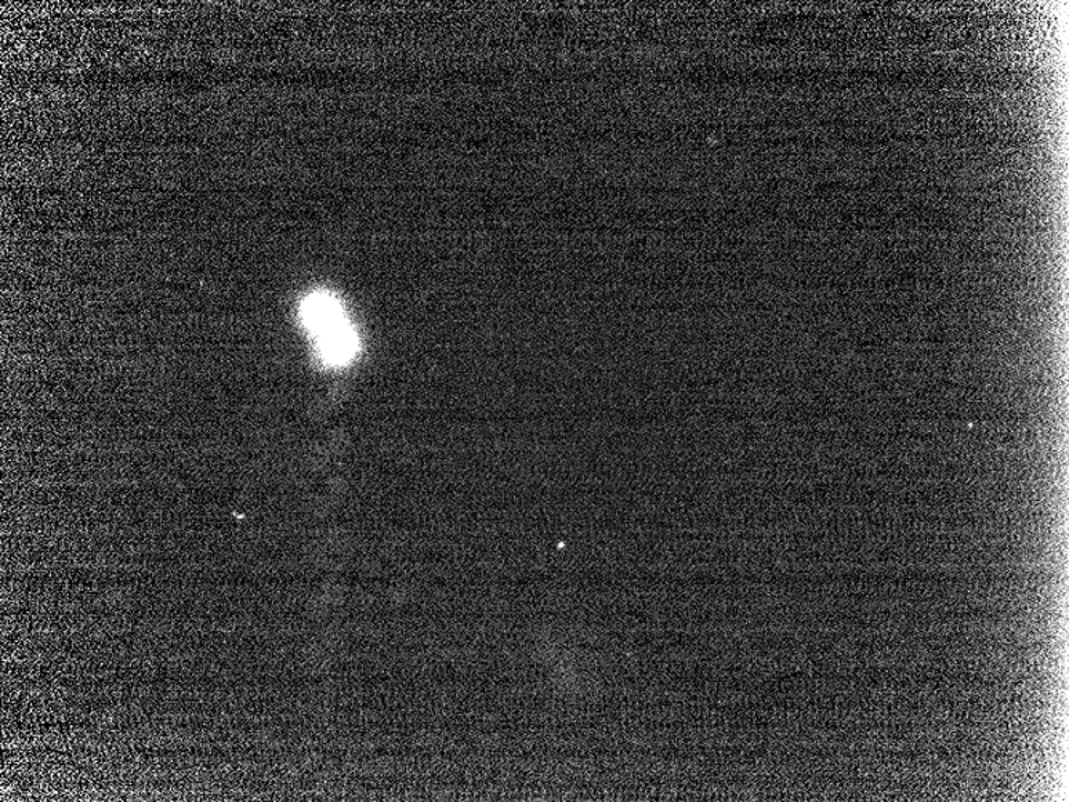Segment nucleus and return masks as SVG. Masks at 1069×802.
<instances>
[{
  "label": "nucleus",
  "instance_id": "nucleus-1",
  "mask_svg": "<svg viewBox=\"0 0 1069 802\" xmlns=\"http://www.w3.org/2000/svg\"><path fill=\"white\" fill-rule=\"evenodd\" d=\"M317 350L325 364L339 368L353 361L357 353V337L346 318L336 319L313 332Z\"/></svg>",
  "mask_w": 1069,
  "mask_h": 802
}]
</instances>
